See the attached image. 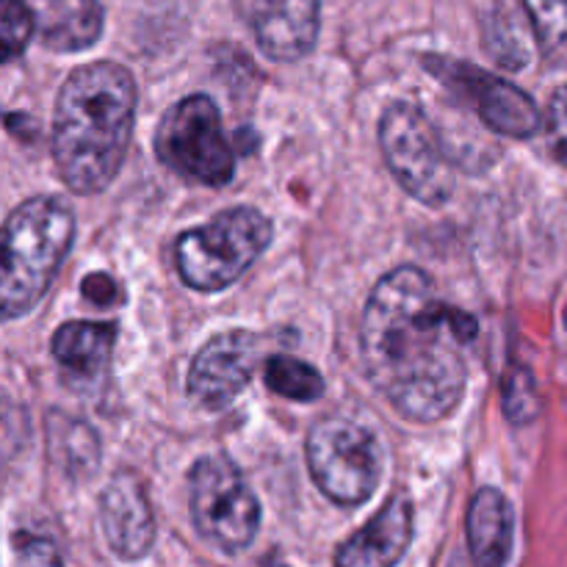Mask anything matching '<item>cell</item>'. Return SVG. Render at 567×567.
Masks as SVG:
<instances>
[{
  "label": "cell",
  "mask_w": 567,
  "mask_h": 567,
  "mask_svg": "<svg viewBox=\"0 0 567 567\" xmlns=\"http://www.w3.org/2000/svg\"><path fill=\"white\" fill-rule=\"evenodd\" d=\"M308 468L319 491L341 507L369 502L380 482V443L365 426L349 419L316 421L305 443Z\"/></svg>",
  "instance_id": "cell-7"
},
{
  "label": "cell",
  "mask_w": 567,
  "mask_h": 567,
  "mask_svg": "<svg viewBox=\"0 0 567 567\" xmlns=\"http://www.w3.org/2000/svg\"><path fill=\"white\" fill-rule=\"evenodd\" d=\"M39 39L55 53H81L103 33L100 0H25Z\"/></svg>",
  "instance_id": "cell-14"
},
{
  "label": "cell",
  "mask_w": 567,
  "mask_h": 567,
  "mask_svg": "<svg viewBox=\"0 0 567 567\" xmlns=\"http://www.w3.org/2000/svg\"><path fill=\"white\" fill-rule=\"evenodd\" d=\"M81 293L89 299V302L97 305V308H109V305L120 302L122 299V291H120V286H116L114 277L103 275V271H97V275H89L86 280H83Z\"/></svg>",
  "instance_id": "cell-25"
},
{
  "label": "cell",
  "mask_w": 567,
  "mask_h": 567,
  "mask_svg": "<svg viewBox=\"0 0 567 567\" xmlns=\"http://www.w3.org/2000/svg\"><path fill=\"white\" fill-rule=\"evenodd\" d=\"M258 48L271 61H299L316 48L319 0H236Z\"/></svg>",
  "instance_id": "cell-11"
},
{
  "label": "cell",
  "mask_w": 567,
  "mask_h": 567,
  "mask_svg": "<svg viewBox=\"0 0 567 567\" xmlns=\"http://www.w3.org/2000/svg\"><path fill=\"white\" fill-rule=\"evenodd\" d=\"M188 507L199 535L238 554L260 529V504L227 457H203L188 474Z\"/></svg>",
  "instance_id": "cell-8"
},
{
  "label": "cell",
  "mask_w": 567,
  "mask_h": 567,
  "mask_svg": "<svg viewBox=\"0 0 567 567\" xmlns=\"http://www.w3.org/2000/svg\"><path fill=\"white\" fill-rule=\"evenodd\" d=\"M11 546H14V567H64L61 551L50 537L17 532Z\"/></svg>",
  "instance_id": "cell-23"
},
{
  "label": "cell",
  "mask_w": 567,
  "mask_h": 567,
  "mask_svg": "<svg viewBox=\"0 0 567 567\" xmlns=\"http://www.w3.org/2000/svg\"><path fill=\"white\" fill-rule=\"evenodd\" d=\"M50 449L66 474H92L100 465V437L89 424L66 415L50 419Z\"/></svg>",
  "instance_id": "cell-17"
},
{
  "label": "cell",
  "mask_w": 567,
  "mask_h": 567,
  "mask_svg": "<svg viewBox=\"0 0 567 567\" xmlns=\"http://www.w3.org/2000/svg\"><path fill=\"white\" fill-rule=\"evenodd\" d=\"M546 133H548V147H551V153L557 155L559 164L567 166V83L551 94Z\"/></svg>",
  "instance_id": "cell-24"
},
{
  "label": "cell",
  "mask_w": 567,
  "mask_h": 567,
  "mask_svg": "<svg viewBox=\"0 0 567 567\" xmlns=\"http://www.w3.org/2000/svg\"><path fill=\"white\" fill-rule=\"evenodd\" d=\"M269 567H286V565H280V563H271Z\"/></svg>",
  "instance_id": "cell-26"
},
{
  "label": "cell",
  "mask_w": 567,
  "mask_h": 567,
  "mask_svg": "<svg viewBox=\"0 0 567 567\" xmlns=\"http://www.w3.org/2000/svg\"><path fill=\"white\" fill-rule=\"evenodd\" d=\"M116 341V324L103 321H66L53 336V358L61 369L81 380H94L105 371Z\"/></svg>",
  "instance_id": "cell-16"
},
{
  "label": "cell",
  "mask_w": 567,
  "mask_h": 567,
  "mask_svg": "<svg viewBox=\"0 0 567 567\" xmlns=\"http://www.w3.org/2000/svg\"><path fill=\"white\" fill-rule=\"evenodd\" d=\"M75 241L70 203L39 194L11 210L0 227V321L31 313L53 286Z\"/></svg>",
  "instance_id": "cell-3"
},
{
  "label": "cell",
  "mask_w": 567,
  "mask_h": 567,
  "mask_svg": "<svg viewBox=\"0 0 567 567\" xmlns=\"http://www.w3.org/2000/svg\"><path fill=\"white\" fill-rule=\"evenodd\" d=\"M271 233L269 216L258 208L221 210L177 238V275L194 291H221L247 275L249 266L269 247Z\"/></svg>",
  "instance_id": "cell-4"
},
{
  "label": "cell",
  "mask_w": 567,
  "mask_h": 567,
  "mask_svg": "<svg viewBox=\"0 0 567 567\" xmlns=\"http://www.w3.org/2000/svg\"><path fill=\"white\" fill-rule=\"evenodd\" d=\"M529 14L543 59L567 66V0H520Z\"/></svg>",
  "instance_id": "cell-19"
},
{
  "label": "cell",
  "mask_w": 567,
  "mask_h": 567,
  "mask_svg": "<svg viewBox=\"0 0 567 567\" xmlns=\"http://www.w3.org/2000/svg\"><path fill=\"white\" fill-rule=\"evenodd\" d=\"M161 164L188 183L221 188L236 175V153L221 131V114L208 94L172 105L155 131Z\"/></svg>",
  "instance_id": "cell-5"
},
{
  "label": "cell",
  "mask_w": 567,
  "mask_h": 567,
  "mask_svg": "<svg viewBox=\"0 0 567 567\" xmlns=\"http://www.w3.org/2000/svg\"><path fill=\"white\" fill-rule=\"evenodd\" d=\"M380 147L399 186L421 205L441 208L454 192V166L441 133L413 103L396 100L380 120Z\"/></svg>",
  "instance_id": "cell-6"
},
{
  "label": "cell",
  "mask_w": 567,
  "mask_h": 567,
  "mask_svg": "<svg viewBox=\"0 0 567 567\" xmlns=\"http://www.w3.org/2000/svg\"><path fill=\"white\" fill-rule=\"evenodd\" d=\"M437 78H446L449 86H457L465 97L480 111V120L491 131L504 133L513 138H529L543 127V114L535 100L515 83L504 78L491 75L474 64H460V61L430 59L426 61Z\"/></svg>",
  "instance_id": "cell-10"
},
{
  "label": "cell",
  "mask_w": 567,
  "mask_h": 567,
  "mask_svg": "<svg viewBox=\"0 0 567 567\" xmlns=\"http://www.w3.org/2000/svg\"><path fill=\"white\" fill-rule=\"evenodd\" d=\"M513 546V509L496 487H482L468 507V548L476 567H504Z\"/></svg>",
  "instance_id": "cell-15"
},
{
  "label": "cell",
  "mask_w": 567,
  "mask_h": 567,
  "mask_svg": "<svg viewBox=\"0 0 567 567\" xmlns=\"http://www.w3.org/2000/svg\"><path fill=\"white\" fill-rule=\"evenodd\" d=\"M33 31L37 25L25 0H0V64L25 53Z\"/></svg>",
  "instance_id": "cell-21"
},
{
  "label": "cell",
  "mask_w": 567,
  "mask_h": 567,
  "mask_svg": "<svg viewBox=\"0 0 567 567\" xmlns=\"http://www.w3.org/2000/svg\"><path fill=\"white\" fill-rule=\"evenodd\" d=\"M476 332L474 316L437 302L424 269L399 266L365 302L360 352L377 391L408 421L432 424L463 402L468 374L460 349Z\"/></svg>",
  "instance_id": "cell-1"
},
{
  "label": "cell",
  "mask_w": 567,
  "mask_h": 567,
  "mask_svg": "<svg viewBox=\"0 0 567 567\" xmlns=\"http://www.w3.org/2000/svg\"><path fill=\"white\" fill-rule=\"evenodd\" d=\"M266 385L277 396L293 399V402H316L324 393V377L310 363L288 354H275L266 360Z\"/></svg>",
  "instance_id": "cell-18"
},
{
  "label": "cell",
  "mask_w": 567,
  "mask_h": 567,
  "mask_svg": "<svg viewBox=\"0 0 567 567\" xmlns=\"http://www.w3.org/2000/svg\"><path fill=\"white\" fill-rule=\"evenodd\" d=\"M105 540L120 559H142L153 548L155 518L144 485L133 474H116L100 496Z\"/></svg>",
  "instance_id": "cell-12"
},
{
  "label": "cell",
  "mask_w": 567,
  "mask_h": 567,
  "mask_svg": "<svg viewBox=\"0 0 567 567\" xmlns=\"http://www.w3.org/2000/svg\"><path fill=\"white\" fill-rule=\"evenodd\" d=\"M485 44L487 53L498 61L507 70H524L529 64V48H526V39L520 25L515 22V17L509 14V9H498L496 14H491L485 20Z\"/></svg>",
  "instance_id": "cell-20"
},
{
  "label": "cell",
  "mask_w": 567,
  "mask_h": 567,
  "mask_svg": "<svg viewBox=\"0 0 567 567\" xmlns=\"http://www.w3.org/2000/svg\"><path fill=\"white\" fill-rule=\"evenodd\" d=\"M260 358V336L247 330H227L210 338L194 358L188 371V396L208 413L230 408L252 380Z\"/></svg>",
  "instance_id": "cell-9"
},
{
  "label": "cell",
  "mask_w": 567,
  "mask_h": 567,
  "mask_svg": "<svg viewBox=\"0 0 567 567\" xmlns=\"http://www.w3.org/2000/svg\"><path fill=\"white\" fill-rule=\"evenodd\" d=\"M413 540V504L408 496H391L385 507L349 537L336 554V567H393Z\"/></svg>",
  "instance_id": "cell-13"
},
{
  "label": "cell",
  "mask_w": 567,
  "mask_h": 567,
  "mask_svg": "<svg viewBox=\"0 0 567 567\" xmlns=\"http://www.w3.org/2000/svg\"><path fill=\"white\" fill-rule=\"evenodd\" d=\"M540 396H537L535 380L526 369H513L504 380V413L513 424H526L537 415Z\"/></svg>",
  "instance_id": "cell-22"
},
{
  "label": "cell",
  "mask_w": 567,
  "mask_h": 567,
  "mask_svg": "<svg viewBox=\"0 0 567 567\" xmlns=\"http://www.w3.org/2000/svg\"><path fill=\"white\" fill-rule=\"evenodd\" d=\"M136 116V81L116 61L70 72L55 100L53 161L75 194H100L127 155Z\"/></svg>",
  "instance_id": "cell-2"
}]
</instances>
